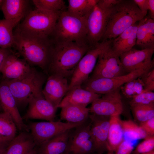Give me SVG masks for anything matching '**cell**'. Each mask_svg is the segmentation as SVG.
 <instances>
[{
    "mask_svg": "<svg viewBox=\"0 0 154 154\" xmlns=\"http://www.w3.org/2000/svg\"><path fill=\"white\" fill-rule=\"evenodd\" d=\"M13 47L31 66H38L47 74L54 42L50 37L35 36L17 27L13 31Z\"/></svg>",
    "mask_w": 154,
    "mask_h": 154,
    "instance_id": "1",
    "label": "cell"
},
{
    "mask_svg": "<svg viewBox=\"0 0 154 154\" xmlns=\"http://www.w3.org/2000/svg\"><path fill=\"white\" fill-rule=\"evenodd\" d=\"M47 75L72 76L79 62L90 46L73 42H54Z\"/></svg>",
    "mask_w": 154,
    "mask_h": 154,
    "instance_id": "2",
    "label": "cell"
},
{
    "mask_svg": "<svg viewBox=\"0 0 154 154\" xmlns=\"http://www.w3.org/2000/svg\"><path fill=\"white\" fill-rule=\"evenodd\" d=\"M144 17L133 0H119L112 8L102 40L116 38Z\"/></svg>",
    "mask_w": 154,
    "mask_h": 154,
    "instance_id": "3",
    "label": "cell"
},
{
    "mask_svg": "<svg viewBox=\"0 0 154 154\" xmlns=\"http://www.w3.org/2000/svg\"><path fill=\"white\" fill-rule=\"evenodd\" d=\"M86 18L74 16L66 10L61 12L51 38L54 42H73L88 45Z\"/></svg>",
    "mask_w": 154,
    "mask_h": 154,
    "instance_id": "4",
    "label": "cell"
},
{
    "mask_svg": "<svg viewBox=\"0 0 154 154\" xmlns=\"http://www.w3.org/2000/svg\"><path fill=\"white\" fill-rule=\"evenodd\" d=\"M47 78L34 67L19 78L5 80L16 100L18 107L28 104L32 98L43 96L42 86Z\"/></svg>",
    "mask_w": 154,
    "mask_h": 154,
    "instance_id": "5",
    "label": "cell"
},
{
    "mask_svg": "<svg viewBox=\"0 0 154 154\" xmlns=\"http://www.w3.org/2000/svg\"><path fill=\"white\" fill-rule=\"evenodd\" d=\"M61 12L36 8L29 12L17 27L35 36L51 38Z\"/></svg>",
    "mask_w": 154,
    "mask_h": 154,
    "instance_id": "6",
    "label": "cell"
},
{
    "mask_svg": "<svg viewBox=\"0 0 154 154\" xmlns=\"http://www.w3.org/2000/svg\"><path fill=\"white\" fill-rule=\"evenodd\" d=\"M119 0H99L86 18L87 41L90 47L102 40L112 8Z\"/></svg>",
    "mask_w": 154,
    "mask_h": 154,
    "instance_id": "7",
    "label": "cell"
},
{
    "mask_svg": "<svg viewBox=\"0 0 154 154\" xmlns=\"http://www.w3.org/2000/svg\"><path fill=\"white\" fill-rule=\"evenodd\" d=\"M112 40H108L99 56L92 75L88 78H110L127 74L123 69L119 56L112 48Z\"/></svg>",
    "mask_w": 154,
    "mask_h": 154,
    "instance_id": "8",
    "label": "cell"
},
{
    "mask_svg": "<svg viewBox=\"0 0 154 154\" xmlns=\"http://www.w3.org/2000/svg\"><path fill=\"white\" fill-rule=\"evenodd\" d=\"M153 68V67L143 68L124 75L112 78L95 79L88 78L82 84L81 87L85 90L96 94H104L120 88L126 82L140 77Z\"/></svg>",
    "mask_w": 154,
    "mask_h": 154,
    "instance_id": "9",
    "label": "cell"
},
{
    "mask_svg": "<svg viewBox=\"0 0 154 154\" xmlns=\"http://www.w3.org/2000/svg\"><path fill=\"white\" fill-rule=\"evenodd\" d=\"M107 42V40H102L90 47L79 62L71 76L68 91L74 88L81 86L88 79L89 75L94 68L99 55Z\"/></svg>",
    "mask_w": 154,
    "mask_h": 154,
    "instance_id": "10",
    "label": "cell"
},
{
    "mask_svg": "<svg viewBox=\"0 0 154 154\" xmlns=\"http://www.w3.org/2000/svg\"><path fill=\"white\" fill-rule=\"evenodd\" d=\"M84 123H73L54 120L33 122L29 127L36 144L40 146L53 137L74 129Z\"/></svg>",
    "mask_w": 154,
    "mask_h": 154,
    "instance_id": "11",
    "label": "cell"
},
{
    "mask_svg": "<svg viewBox=\"0 0 154 154\" xmlns=\"http://www.w3.org/2000/svg\"><path fill=\"white\" fill-rule=\"evenodd\" d=\"M87 121L72 131L70 130L64 154H90L95 150L90 133V121Z\"/></svg>",
    "mask_w": 154,
    "mask_h": 154,
    "instance_id": "12",
    "label": "cell"
},
{
    "mask_svg": "<svg viewBox=\"0 0 154 154\" xmlns=\"http://www.w3.org/2000/svg\"><path fill=\"white\" fill-rule=\"evenodd\" d=\"M103 95L92 103L90 113L109 117L120 115L123 110L120 88Z\"/></svg>",
    "mask_w": 154,
    "mask_h": 154,
    "instance_id": "13",
    "label": "cell"
},
{
    "mask_svg": "<svg viewBox=\"0 0 154 154\" xmlns=\"http://www.w3.org/2000/svg\"><path fill=\"white\" fill-rule=\"evenodd\" d=\"M154 48L138 50L132 48L119 56L123 69L126 74L148 67H153L152 60Z\"/></svg>",
    "mask_w": 154,
    "mask_h": 154,
    "instance_id": "14",
    "label": "cell"
},
{
    "mask_svg": "<svg viewBox=\"0 0 154 154\" xmlns=\"http://www.w3.org/2000/svg\"><path fill=\"white\" fill-rule=\"evenodd\" d=\"M67 78L56 74L48 76L42 93L44 98L57 109L69 90Z\"/></svg>",
    "mask_w": 154,
    "mask_h": 154,
    "instance_id": "15",
    "label": "cell"
},
{
    "mask_svg": "<svg viewBox=\"0 0 154 154\" xmlns=\"http://www.w3.org/2000/svg\"><path fill=\"white\" fill-rule=\"evenodd\" d=\"M0 103L3 111L10 115L17 128L20 130L29 132V127L24 123L15 98L4 80L0 82Z\"/></svg>",
    "mask_w": 154,
    "mask_h": 154,
    "instance_id": "16",
    "label": "cell"
},
{
    "mask_svg": "<svg viewBox=\"0 0 154 154\" xmlns=\"http://www.w3.org/2000/svg\"><path fill=\"white\" fill-rule=\"evenodd\" d=\"M28 104V109L23 119L54 120L57 109L43 96L32 98Z\"/></svg>",
    "mask_w": 154,
    "mask_h": 154,
    "instance_id": "17",
    "label": "cell"
},
{
    "mask_svg": "<svg viewBox=\"0 0 154 154\" xmlns=\"http://www.w3.org/2000/svg\"><path fill=\"white\" fill-rule=\"evenodd\" d=\"M110 117L92 114L89 115L90 133L95 150L107 149Z\"/></svg>",
    "mask_w": 154,
    "mask_h": 154,
    "instance_id": "18",
    "label": "cell"
},
{
    "mask_svg": "<svg viewBox=\"0 0 154 154\" xmlns=\"http://www.w3.org/2000/svg\"><path fill=\"white\" fill-rule=\"evenodd\" d=\"M32 68L25 60L19 58L12 52L5 60L0 72L3 80H14L25 76Z\"/></svg>",
    "mask_w": 154,
    "mask_h": 154,
    "instance_id": "19",
    "label": "cell"
},
{
    "mask_svg": "<svg viewBox=\"0 0 154 154\" xmlns=\"http://www.w3.org/2000/svg\"><path fill=\"white\" fill-rule=\"evenodd\" d=\"M29 1L4 0L1 7L5 19L14 28L29 12Z\"/></svg>",
    "mask_w": 154,
    "mask_h": 154,
    "instance_id": "20",
    "label": "cell"
},
{
    "mask_svg": "<svg viewBox=\"0 0 154 154\" xmlns=\"http://www.w3.org/2000/svg\"><path fill=\"white\" fill-rule=\"evenodd\" d=\"M59 105L61 108L68 105L72 104L85 107L100 98L101 95L85 90L81 86L74 88L69 90Z\"/></svg>",
    "mask_w": 154,
    "mask_h": 154,
    "instance_id": "21",
    "label": "cell"
},
{
    "mask_svg": "<svg viewBox=\"0 0 154 154\" xmlns=\"http://www.w3.org/2000/svg\"><path fill=\"white\" fill-rule=\"evenodd\" d=\"M136 44L141 49L154 48V20L148 16L138 21Z\"/></svg>",
    "mask_w": 154,
    "mask_h": 154,
    "instance_id": "22",
    "label": "cell"
},
{
    "mask_svg": "<svg viewBox=\"0 0 154 154\" xmlns=\"http://www.w3.org/2000/svg\"><path fill=\"white\" fill-rule=\"evenodd\" d=\"M138 23L136 22L113 39L112 48L119 56L133 48L136 44Z\"/></svg>",
    "mask_w": 154,
    "mask_h": 154,
    "instance_id": "23",
    "label": "cell"
},
{
    "mask_svg": "<svg viewBox=\"0 0 154 154\" xmlns=\"http://www.w3.org/2000/svg\"><path fill=\"white\" fill-rule=\"evenodd\" d=\"M36 145L31 134L23 131L10 142L5 154H28L35 149Z\"/></svg>",
    "mask_w": 154,
    "mask_h": 154,
    "instance_id": "24",
    "label": "cell"
},
{
    "mask_svg": "<svg viewBox=\"0 0 154 154\" xmlns=\"http://www.w3.org/2000/svg\"><path fill=\"white\" fill-rule=\"evenodd\" d=\"M120 115H114L110 117L107 149L111 152L115 151L124 139Z\"/></svg>",
    "mask_w": 154,
    "mask_h": 154,
    "instance_id": "25",
    "label": "cell"
},
{
    "mask_svg": "<svg viewBox=\"0 0 154 154\" xmlns=\"http://www.w3.org/2000/svg\"><path fill=\"white\" fill-rule=\"evenodd\" d=\"M61 119L73 123H83L89 119V108L81 106L70 104L62 108Z\"/></svg>",
    "mask_w": 154,
    "mask_h": 154,
    "instance_id": "26",
    "label": "cell"
},
{
    "mask_svg": "<svg viewBox=\"0 0 154 154\" xmlns=\"http://www.w3.org/2000/svg\"><path fill=\"white\" fill-rule=\"evenodd\" d=\"M70 130L60 134L40 145L39 154H64Z\"/></svg>",
    "mask_w": 154,
    "mask_h": 154,
    "instance_id": "27",
    "label": "cell"
},
{
    "mask_svg": "<svg viewBox=\"0 0 154 154\" xmlns=\"http://www.w3.org/2000/svg\"><path fill=\"white\" fill-rule=\"evenodd\" d=\"M99 0H68V13L74 16L87 18Z\"/></svg>",
    "mask_w": 154,
    "mask_h": 154,
    "instance_id": "28",
    "label": "cell"
},
{
    "mask_svg": "<svg viewBox=\"0 0 154 154\" xmlns=\"http://www.w3.org/2000/svg\"><path fill=\"white\" fill-rule=\"evenodd\" d=\"M17 127L13 119L7 113L0 112V134L10 142L15 137Z\"/></svg>",
    "mask_w": 154,
    "mask_h": 154,
    "instance_id": "29",
    "label": "cell"
},
{
    "mask_svg": "<svg viewBox=\"0 0 154 154\" xmlns=\"http://www.w3.org/2000/svg\"><path fill=\"white\" fill-rule=\"evenodd\" d=\"M14 28L6 19H0V48L13 47Z\"/></svg>",
    "mask_w": 154,
    "mask_h": 154,
    "instance_id": "30",
    "label": "cell"
},
{
    "mask_svg": "<svg viewBox=\"0 0 154 154\" xmlns=\"http://www.w3.org/2000/svg\"><path fill=\"white\" fill-rule=\"evenodd\" d=\"M124 136L132 140L144 139L147 135L139 125L129 120H121Z\"/></svg>",
    "mask_w": 154,
    "mask_h": 154,
    "instance_id": "31",
    "label": "cell"
},
{
    "mask_svg": "<svg viewBox=\"0 0 154 154\" xmlns=\"http://www.w3.org/2000/svg\"><path fill=\"white\" fill-rule=\"evenodd\" d=\"M141 76L129 81L121 86V93L126 98H131L144 91V85Z\"/></svg>",
    "mask_w": 154,
    "mask_h": 154,
    "instance_id": "32",
    "label": "cell"
},
{
    "mask_svg": "<svg viewBox=\"0 0 154 154\" xmlns=\"http://www.w3.org/2000/svg\"><path fill=\"white\" fill-rule=\"evenodd\" d=\"M32 1L37 9L62 12L66 8L65 2L63 0H33Z\"/></svg>",
    "mask_w": 154,
    "mask_h": 154,
    "instance_id": "33",
    "label": "cell"
},
{
    "mask_svg": "<svg viewBox=\"0 0 154 154\" xmlns=\"http://www.w3.org/2000/svg\"><path fill=\"white\" fill-rule=\"evenodd\" d=\"M131 108L135 117L141 123L154 117V104Z\"/></svg>",
    "mask_w": 154,
    "mask_h": 154,
    "instance_id": "34",
    "label": "cell"
},
{
    "mask_svg": "<svg viewBox=\"0 0 154 154\" xmlns=\"http://www.w3.org/2000/svg\"><path fill=\"white\" fill-rule=\"evenodd\" d=\"M129 103L130 107L154 104L153 91H144L131 98Z\"/></svg>",
    "mask_w": 154,
    "mask_h": 154,
    "instance_id": "35",
    "label": "cell"
},
{
    "mask_svg": "<svg viewBox=\"0 0 154 154\" xmlns=\"http://www.w3.org/2000/svg\"><path fill=\"white\" fill-rule=\"evenodd\" d=\"M154 136H147L139 143L134 151V154H140L154 150Z\"/></svg>",
    "mask_w": 154,
    "mask_h": 154,
    "instance_id": "36",
    "label": "cell"
},
{
    "mask_svg": "<svg viewBox=\"0 0 154 154\" xmlns=\"http://www.w3.org/2000/svg\"><path fill=\"white\" fill-rule=\"evenodd\" d=\"M141 77L144 85V91H154V68L144 74L141 76Z\"/></svg>",
    "mask_w": 154,
    "mask_h": 154,
    "instance_id": "37",
    "label": "cell"
},
{
    "mask_svg": "<svg viewBox=\"0 0 154 154\" xmlns=\"http://www.w3.org/2000/svg\"><path fill=\"white\" fill-rule=\"evenodd\" d=\"M134 149L133 143L130 141L124 139L116 148L115 154H131Z\"/></svg>",
    "mask_w": 154,
    "mask_h": 154,
    "instance_id": "38",
    "label": "cell"
},
{
    "mask_svg": "<svg viewBox=\"0 0 154 154\" xmlns=\"http://www.w3.org/2000/svg\"><path fill=\"white\" fill-rule=\"evenodd\" d=\"M139 126L148 136H154V117L141 122Z\"/></svg>",
    "mask_w": 154,
    "mask_h": 154,
    "instance_id": "39",
    "label": "cell"
},
{
    "mask_svg": "<svg viewBox=\"0 0 154 154\" xmlns=\"http://www.w3.org/2000/svg\"><path fill=\"white\" fill-rule=\"evenodd\" d=\"M144 17L148 12V0H133Z\"/></svg>",
    "mask_w": 154,
    "mask_h": 154,
    "instance_id": "40",
    "label": "cell"
},
{
    "mask_svg": "<svg viewBox=\"0 0 154 154\" xmlns=\"http://www.w3.org/2000/svg\"><path fill=\"white\" fill-rule=\"evenodd\" d=\"M12 52L10 49L0 48V71L6 59Z\"/></svg>",
    "mask_w": 154,
    "mask_h": 154,
    "instance_id": "41",
    "label": "cell"
},
{
    "mask_svg": "<svg viewBox=\"0 0 154 154\" xmlns=\"http://www.w3.org/2000/svg\"><path fill=\"white\" fill-rule=\"evenodd\" d=\"M148 11L149 12L148 16L154 20V0H148Z\"/></svg>",
    "mask_w": 154,
    "mask_h": 154,
    "instance_id": "42",
    "label": "cell"
},
{
    "mask_svg": "<svg viewBox=\"0 0 154 154\" xmlns=\"http://www.w3.org/2000/svg\"><path fill=\"white\" fill-rule=\"evenodd\" d=\"M10 142L0 134V148L5 149Z\"/></svg>",
    "mask_w": 154,
    "mask_h": 154,
    "instance_id": "43",
    "label": "cell"
},
{
    "mask_svg": "<svg viewBox=\"0 0 154 154\" xmlns=\"http://www.w3.org/2000/svg\"><path fill=\"white\" fill-rule=\"evenodd\" d=\"M5 149L0 148V154H5Z\"/></svg>",
    "mask_w": 154,
    "mask_h": 154,
    "instance_id": "44",
    "label": "cell"
},
{
    "mask_svg": "<svg viewBox=\"0 0 154 154\" xmlns=\"http://www.w3.org/2000/svg\"><path fill=\"white\" fill-rule=\"evenodd\" d=\"M28 154H37L36 151L35 149Z\"/></svg>",
    "mask_w": 154,
    "mask_h": 154,
    "instance_id": "45",
    "label": "cell"
},
{
    "mask_svg": "<svg viewBox=\"0 0 154 154\" xmlns=\"http://www.w3.org/2000/svg\"><path fill=\"white\" fill-rule=\"evenodd\" d=\"M140 154H154V150L149 152Z\"/></svg>",
    "mask_w": 154,
    "mask_h": 154,
    "instance_id": "46",
    "label": "cell"
},
{
    "mask_svg": "<svg viewBox=\"0 0 154 154\" xmlns=\"http://www.w3.org/2000/svg\"><path fill=\"white\" fill-rule=\"evenodd\" d=\"M4 0H0V7H1Z\"/></svg>",
    "mask_w": 154,
    "mask_h": 154,
    "instance_id": "47",
    "label": "cell"
},
{
    "mask_svg": "<svg viewBox=\"0 0 154 154\" xmlns=\"http://www.w3.org/2000/svg\"><path fill=\"white\" fill-rule=\"evenodd\" d=\"M2 110L3 111V110L0 103V112H1V111Z\"/></svg>",
    "mask_w": 154,
    "mask_h": 154,
    "instance_id": "48",
    "label": "cell"
},
{
    "mask_svg": "<svg viewBox=\"0 0 154 154\" xmlns=\"http://www.w3.org/2000/svg\"><path fill=\"white\" fill-rule=\"evenodd\" d=\"M111 154V153H108V154Z\"/></svg>",
    "mask_w": 154,
    "mask_h": 154,
    "instance_id": "49",
    "label": "cell"
}]
</instances>
